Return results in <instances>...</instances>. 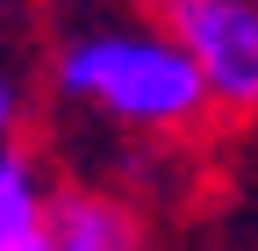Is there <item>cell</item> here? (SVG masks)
I'll return each instance as SVG.
<instances>
[{"instance_id": "cell-3", "label": "cell", "mask_w": 258, "mask_h": 251, "mask_svg": "<svg viewBox=\"0 0 258 251\" xmlns=\"http://www.w3.org/2000/svg\"><path fill=\"white\" fill-rule=\"evenodd\" d=\"M43 251H144V215L108 186H57Z\"/></svg>"}, {"instance_id": "cell-1", "label": "cell", "mask_w": 258, "mask_h": 251, "mask_svg": "<svg viewBox=\"0 0 258 251\" xmlns=\"http://www.w3.org/2000/svg\"><path fill=\"white\" fill-rule=\"evenodd\" d=\"M57 93L144 137H179L215 115L201 65L165 29H93L57 50Z\"/></svg>"}, {"instance_id": "cell-4", "label": "cell", "mask_w": 258, "mask_h": 251, "mask_svg": "<svg viewBox=\"0 0 258 251\" xmlns=\"http://www.w3.org/2000/svg\"><path fill=\"white\" fill-rule=\"evenodd\" d=\"M50 194H57V186H43V172L29 165L22 144L0 151V251H43Z\"/></svg>"}, {"instance_id": "cell-2", "label": "cell", "mask_w": 258, "mask_h": 251, "mask_svg": "<svg viewBox=\"0 0 258 251\" xmlns=\"http://www.w3.org/2000/svg\"><path fill=\"white\" fill-rule=\"evenodd\" d=\"M158 29L201 65L215 108L258 115V0H158Z\"/></svg>"}]
</instances>
